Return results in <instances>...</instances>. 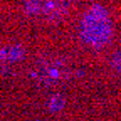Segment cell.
<instances>
[{
    "mask_svg": "<svg viewBox=\"0 0 121 121\" xmlns=\"http://www.w3.org/2000/svg\"><path fill=\"white\" fill-rule=\"evenodd\" d=\"M111 19L103 5H93L82 19V37L93 47H103L111 39Z\"/></svg>",
    "mask_w": 121,
    "mask_h": 121,
    "instance_id": "obj_1",
    "label": "cell"
}]
</instances>
